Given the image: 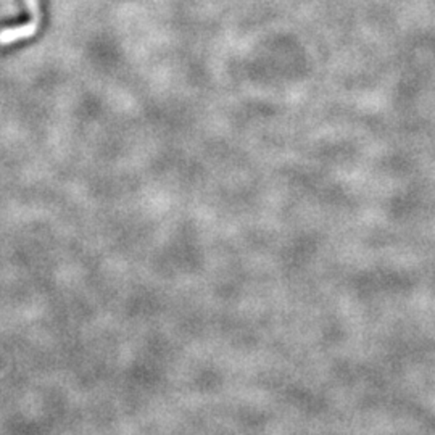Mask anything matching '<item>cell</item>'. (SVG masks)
<instances>
[{
  "label": "cell",
  "instance_id": "obj_1",
  "mask_svg": "<svg viewBox=\"0 0 435 435\" xmlns=\"http://www.w3.org/2000/svg\"><path fill=\"white\" fill-rule=\"evenodd\" d=\"M26 7H28L31 13V20L26 25L15 26V28H7L0 31V46H8V44L28 39V37L34 36L41 25V10H39V0H25Z\"/></svg>",
  "mask_w": 435,
  "mask_h": 435
}]
</instances>
